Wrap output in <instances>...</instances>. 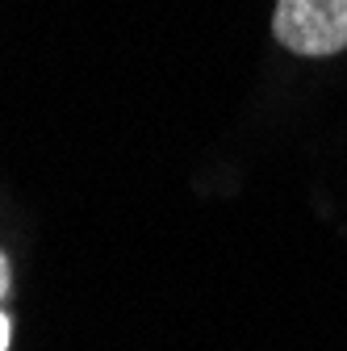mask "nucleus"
Here are the masks:
<instances>
[{
	"label": "nucleus",
	"mask_w": 347,
	"mask_h": 351,
	"mask_svg": "<svg viewBox=\"0 0 347 351\" xmlns=\"http://www.w3.org/2000/svg\"><path fill=\"white\" fill-rule=\"evenodd\" d=\"M272 34L293 55H339L347 51V0H276Z\"/></svg>",
	"instance_id": "obj_1"
},
{
	"label": "nucleus",
	"mask_w": 347,
	"mask_h": 351,
	"mask_svg": "<svg viewBox=\"0 0 347 351\" xmlns=\"http://www.w3.org/2000/svg\"><path fill=\"white\" fill-rule=\"evenodd\" d=\"M9 293H13V272H9V259L0 255V301H5Z\"/></svg>",
	"instance_id": "obj_2"
},
{
	"label": "nucleus",
	"mask_w": 347,
	"mask_h": 351,
	"mask_svg": "<svg viewBox=\"0 0 347 351\" xmlns=\"http://www.w3.org/2000/svg\"><path fill=\"white\" fill-rule=\"evenodd\" d=\"M9 330H13V326H9V318H5V314H0V351H5V347H9Z\"/></svg>",
	"instance_id": "obj_3"
}]
</instances>
